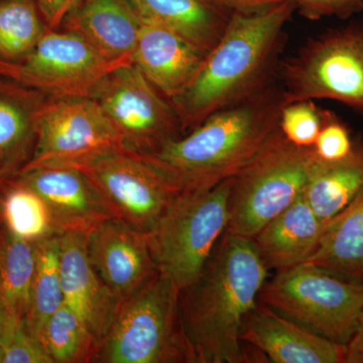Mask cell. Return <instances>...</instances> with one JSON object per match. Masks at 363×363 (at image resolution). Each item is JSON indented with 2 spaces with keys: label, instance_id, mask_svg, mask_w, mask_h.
I'll return each instance as SVG.
<instances>
[{
  "label": "cell",
  "instance_id": "obj_1",
  "mask_svg": "<svg viewBox=\"0 0 363 363\" xmlns=\"http://www.w3.org/2000/svg\"><path fill=\"white\" fill-rule=\"evenodd\" d=\"M269 272L252 240L224 233L197 278L179 294L192 363L252 362L241 328Z\"/></svg>",
  "mask_w": 363,
  "mask_h": 363
},
{
  "label": "cell",
  "instance_id": "obj_2",
  "mask_svg": "<svg viewBox=\"0 0 363 363\" xmlns=\"http://www.w3.org/2000/svg\"><path fill=\"white\" fill-rule=\"evenodd\" d=\"M296 9L281 0L257 9H236L223 35L183 92L171 100L182 135L208 116L271 84L284 30Z\"/></svg>",
  "mask_w": 363,
  "mask_h": 363
},
{
  "label": "cell",
  "instance_id": "obj_3",
  "mask_svg": "<svg viewBox=\"0 0 363 363\" xmlns=\"http://www.w3.org/2000/svg\"><path fill=\"white\" fill-rule=\"evenodd\" d=\"M286 105L283 88L271 83L156 152L138 156L178 193L208 190L238 175L257 154L278 130Z\"/></svg>",
  "mask_w": 363,
  "mask_h": 363
},
{
  "label": "cell",
  "instance_id": "obj_4",
  "mask_svg": "<svg viewBox=\"0 0 363 363\" xmlns=\"http://www.w3.org/2000/svg\"><path fill=\"white\" fill-rule=\"evenodd\" d=\"M318 161L314 147L294 145L279 126L233 177L225 233L252 240L302 195Z\"/></svg>",
  "mask_w": 363,
  "mask_h": 363
},
{
  "label": "cell",
  "instance_id": "obj_5",
  "mask_svg": "<svg viewBox=\"0 0 363 363\" xmlns=\"http://www.w3.org/2000/svg\"><path fill=\"white\" fill-rule=\"evenodd\" d=\"M179 294L157 272L121 303L93 362L192 363L182 328Z\"/></svg>",
  "mask_w": 363,
  "mask_h": 363
},
{
  "label": "cell",
  "instance_id": "obj_6",
  "mask_svg": "<svg viewBox=\"0 0 363 363\" xmlns=\"http://www.w3.org/2000/svg\"><path fill=\"white\" fill-rule=\"evenodd\" d=\"M231 183L179 193L147 233L157 271L180 291L197 278L225 233Z\"/></svg>",
  "mask_w": 363,
  "mask_h": 363
},
{
  "label": "cell",
  "instance_id": "obj_7",
  "mask_svg": "<svg viewBox=\"0 0 363 363\" xmlns=\"http://www.w3.org/2000/svg\"><path fill=\"white\" fill-rule=\"evenodd\" d=\"M259 301L309 330L346 345L363 309V283L303 262L267 279Z\"/></svg>",
  "mask_w": 363,
  "mask_h": 363
},
{
  "label": "cell",
  "instance_id": "obj_8",
  "mask_svg": "<svg viewBox=\"0 0 363 363\" xmlns=\"http://www.w3.org/2000/svg\"><path fill=\"white\" fill-rule=\"evenodd\" d=\"M286 104L327 99L363 113V25L333 28L284 64Z\"/></svg>",
  "mask_w": 363,
  "mask_h": 363
},
{
  "label": "cell",
  "instance_id": "obj_9",
  "mask_svg": "<svg viewBox=\"0 0 363 363\" xmlns=\"http://www.w3.org/2000/svg\"><path fill=\"white\" fill-rule=\"evenodd\" d=\"M90 97L118 131L125 149L135 154L156 152L169 140L182 136L173 105L133 63L107 74Z\"/></svg>",
  "mask_w": 363,
  "mask_h": 363
},
{
  "label": "cell",
  "instance_id": "obj_10",
  "mask_svg": "<svg viewBox=\"0 0 363 363\" xmlns=\"http://www.w3.org/2000/svg\"><path fill=\"white\" fill-rule=\"evenodd\" d=\"M118 150H126L123 138L94 99L50 97L38 119L32 161L23 172L45 164L79 166Z\"/></svg>",
  "mask_w": 363,
  "mask_h": 363
},
{
  "label": "cell",
  "instance_id": "obj_11",
  "mask_svg": "<svg viewBox=\"0 0 363 363\" xmlns=\"http://www.w3.org/2000/svg\"><path fill=\"white\" fill-rule=\"evenodd\" d=\"M126 64L107 59L77 33L49 30L21 63L0 64V74L51 98L90 97L107 74Z\"/></svg>",
  "mask_w": 363,
  "mask_h": 363
},
{
  "label": "cell",
  "instance_id": "obj_12",
  "mask_svg": "<svg viewBox=\"0 0 363 363\" xmlns=\"http://www.w3.org/2000/svg\"><path fill=\"white\" fill-rule=\"evenodd\" d=\"M85 174L116 218L149 233L178 192L145 160L118 150L72 166Z\"/></svg>",
  "mask_w": 363,
  "mask_h": 363
},
{
  "label": "cell",
  "instance_id": "obj_13",
  "mask_svg": "<svg viewBox=\"0 0 363 363\" xmlns=\"http://www.w3.org/2000/svg\"><path fill=\"white\" fill-rule=\"evenodd\" d=\"M32 189L44 200L57 233L89 234L113 217L104 198L81 169L45 164L23 172L13 181Z\"/></svg>",
  "mask_w": 363,
  "mask_h": 363
},
{
  "label": "cell",
  "instance_id": "obj_14",
  "mask_svg": "<svg viewBox=\"0 0 363 363\" xmlns=\"http://www.w3.org/2000/svg\"><path fill=\"white\" fill-rule=\"evenodd\" d=\"M91 264L121 303L128 300L159 272L147 233L111 217L87 235Z\"/></svg>",
  "mask_w": 363,
  "mask_h": 363
},
{
  "label": "cell",
  "instance_id": "obj_15",
  "mask_svg": "<svg viewBox=\"0 0 363 363\" xmlns=\"http://www.w3.org/2000/svg\"><path fill=\"white\" fill-rule=\"evenodd\" d=\"M241 340L274 363H345L346 345L323 337L262 303L243 320Z\"/></svg>",
  "mask_w": 363,
  "mask_h": 363
},
{
  "label": "cell",
  "instance_id": "obj_16",
  "mask_svg": "<svg viewBox=\"0 0 363 363\" xmlns=\"http://www.w3.org/2000/svg\"><path fill=\"white\" fill-rule=\"evenodd\" d=\"M60 269L64 303L78 315L99 345L113 323L121 303L91 264L87 234H60Z\"/></svg>",
  "mask_w": 363,
  "mask_h": 363
},
{
  "label": "cell",
  "instance_id": "obj_17",
  "mask_svg": "<svg viewBox=\"0 0 363 363\" xmlns=\"http://www.w3.org/2000/svg\"><path fill=\"white\" fill-rule=\"evenodd\" d=\"M207 55L173 28L142 18L133 63L161 94L173 100L192 82Z\"/></svg>",
  "mask_w": 363,
  "mask_h": 363
},
{
  "label": "cell",
  "instance_id": "obj_18",
  "mask_svg": "<svg viewBox=\"0 0 363 363\" xmlns=\"http://www.w3.org/2000/svg\"><path fill=\"white\" fill-rule=\"evenodd\" d=\"M45 93L0 74V181H13L32 161Z\"/></svg>",
  "mask_w": 363,
  "mask_h": 363
},
{
  "label": "cell",
  "instance_id": "obj_19",
  "mask_svg": "<svg viewBox=\"0 0 363 363\" xmlns=\"http://www.w3.org/2000/svg\"><path fill=\"white\" fill-rule=\"evenodd\" d=\"M140 25L142 18L128 0H82L62 26L107 59L133 63Z\"/></svg>",
  "mask_w": 363,
  "mask_h": 363
},
{
  "label": "cell",
  "instance_id": "obj_20",
  "mask_svg": "<svg viewBox=\"0 0 363 363\" xmlns=\"http://www.w3.org/2000/svg\"><path fill=\"white\" fill-rule=\"evenodd\" d=\"M325 222L303 196L252 238L269 271H285L307 262L316 250Z\"/></svg>",
  "mask_w": 363,
  "mask_h": 363
},
{
  "label": "cell",
  "instance_id": "obj_21",
  "mask_svg": "<svg viewBox=\"0 0 363 363\" xmlns=\"http://www.w3.org/2000/svg\"><path fill=\"white\" fill-rule=\"evenodd\" d=\"M143 20L173 28L209 52L220 40L233 11L218 0H128Z\"/></svg>",
  "mask_w": 363,
  "mask_h": 363
},
{
  "label": "cell",
  "instance_id": "obj_22",
  "mask_svg": "<svg viewBox=\"0 0 363 363\" xmlns=\"http://www.w3.org/2000/svg\"><path fill=\"white\" fill-rule=\"evenodd\" d=\"M306 262L363 283V190L325 222L316 250Z\"/></svg>",
  "mask_w": 363,
  "mask_h": 363
},
{
  "label": "cell",
  "instance_id": "obj_23",
  "mask_svg": "<svg viewBox=\"0 0 363 363\" xmlns=\"http://www.w3.org/2000/svg\"><path fill=\"white\" fill-rule=\"evenodd\" d=\"M363 190V140L354 142L350 154L338 161L319 159L303 198L324 222L339 213Z\"/></svg>",
  "mask_w": 363,
  "mask_h": 363
},
{
  "label": "cell",
  "instance_id": "obj_24",
  "mask_svg": "<svg viewBox=\"0 0 363 363\" xmlns=\"http://www.w3.org/2000/svg\"><path fill=\"white\" fill-rule=\"evenodd\" d=\"M35 259V242L16 238L4 226L0 234V283L13 329L25 322L28 314Z\"/></svg>",
  "mask_w": 363,
  "mask_h": 363
},
{
  "label": "cell",
  "instance_id": "obj_25",
  "mask_svg": "<svg viewBox=\"0 0 363 363\" xmlns=\"http://www.w3.org/2000/svg\"><path fill=\"white\" fill-rule=\"evenodd\" d=\"M35 252L32 294L25 323L28 332L39 339L49 318L64 303L60 269V234L37 241Z\"/></svg>",
  "mask_w": 363,
  "mask_h": 363
},
{
  "label": "cell",
  "instance_id": "obj_26",
  "mask_svg": "<svg viewBox=\"0 0 363 363\" xmlns=\"http://www.w3.org/2000/svg\"><path fill=\"white\" fill-rule=\"evenodd\" d=\"M49 30L35 0H0V64L21 63Z\"/></svg>",
  "mask_w": 363,
  "mask_h": 363
},
{
  "label": "cell",
  "instance_id": "obj_27",
  "mask_svg": "<svg viewBox=\"0 0 363 363\" xmlns=\"http://www.w3.org/2000/svg\"><path fill=\"white\" fill-rule=\"evenodd\" d=\"M39 339L52 363L93 362L96 354L97 341L65 303L49 318Z\"/></svg>",
  "mask_w": 363,
  "mask_h": 363
},
{
  "label": "cell",
  "instance_id": "obj_28",
  "mask_svg": "<svg viewBox=\"0 0 363 363\" xmlns=\"http://www.w3.org/2000/svg\"><path fill=\"white\" fill-rule=\"evenodd\" d=\"M4 224L21 240L37 242L57 233L49 208L32 189L9 182L4 198Z\"/></svg>",
  "mask_w": 363,
  "mask_h": 363
},
{
  "label": "cell",
  "instance_id": "obj_29",
  "mask_svg": "<svg viewBox=\"0 0 363 363\" xmlns=\"http://www.w3.org/2000/svg\"><path fill=\"white\" fill-rule=\"evenodd\" d=\"M326 111H319L312 100L292 102L281 111L279 130L294 145L314 147Z\"/></svg>",
  "mask_w": 363,
  "mask_h": 363
},
{
  "label": "cell",
  "instance_id": "obj_30",
  "mask_svg": "<svg viewBox=\"0 0 363 363\" xmlns=\"http://www.w3.org/2000/svg\"><path fill=\"white\" fill-rule=\"evenodd\" d=\"M354 142L345 124L333 113L326 111L323 125L314 145L319 159L326 162L338 161L350 154Z\"/></svg>",
  "mask_w": 363,
  "mask_h": 363
},
{
  "label": "cell",
  "instance_id": "obj_31",
  "mask_svg": "<svg viewBox=\"0 0 363 363\" xmlns=\"http://www.w3.org/2000/svg\"><path fill=\"white\" fill-rule=\"evenodd\" d=\"M0 345L4 363H52L39 339L26 329L25 322L16 327Z\"/></svg>",
  "mask_w": 363,
  "mask_h": 363
},
{
  "label": "cell",
  "instance_id": "obj_32",
  "mask_svg": "<svg viewBox=\"0 0 363 363\" xmlns=\"http://www.w3.org/2000/svg\"><path fill=\"white\" fill-rule=\"evenodd\" d=\"M301 13L309 20L338 18L346 20L363 11V0H293Z\"/></svg>",
  "mask_w": 363,
  "mask_h": 363
},
{
  "label": "cell",
  "instance_id": "obj_33",
  "mask_svg": "<svg viewBox=\"0 0 363 363\" xmlns=\"http://www.w3.org/2000/svg\"><path fill=\"white\" fill-rule=\"evenodd\" d=\"M82 0H35L50 30H56Z\"/></svg>",
  "mask_w": 363,
  "mask_h": 363
},
{
  "label": "cell",
  "instance_id": "obj_34",
  "mask_svg": "<svg viewBox=\"0 0 363 363\" xmlns=\"http://www.w3.org/2000/svg\"><path fill=\"white\" fill-rule=\"evenodd\" d=\"M345 363H363V309L354 333L346 344Z\"/></svg>",
  "mask_w": 363,
  "mask_h": 363
},
{
  "label": "cell",
  "instance_id": "obj_35",
  "mask_svg": "<svg viewBox=\"0 0 363 363\" xmlns=\"http://www.w3.org/2000/svg\"><path fill=\"white\" fill-rule=\"evenodd\" d=\"M218 1L231 11H236V9H257V7L277 4L281 0H218Z\"/></svg>",
  "mask_w": 363,
  "mask_h": 363
},
{
  "label": "cell",
  "instance_id": "obj_36",
  "mask_svg": "<svg viewBox=\"0 0 363 363\" xmlns=\"http://www.w3.org/2000/svg\"><path fill=\"white\" fill-rule=\"evenodd\" d=\"M13 330L9 313H7L4 295H2L1 283H0V342H2Z\"/></svg>",
  "mask_w": 363,
  "mask_h": 363
},
{
  "label": "cell",
  "instance_id": "obj_37",
  "mask_svg": "<svg viewBox=\"0 0 363 363\" xmlns=\"http://www.w3.org/2000/svg\"><path fill=\"white\" fill-rule=\"evenodd\" d=\"M7 188H9V183L0 181V230L4 224V198H6Z\"/></svg>",
  "mask_w": 363,
  "mask_h": 363
},
{
  "label": "cell",
  "instance_id": "obj_38",
  "mask_svg": "<svg viewBox=\"0 0 363 363\" xmlns=\"http://www.w3.org/2000/svg\"><path fill=\"white\" fill-rule=\"evenodd\" d=\"M0 363H4V350L1 345H0Z\"/></svg>",
  "mask_w": 363,
  "mask_h": 363
},
{
  "label": "cell",
  "instance_id": "obj_39",
  "mask_svg": "<svg viewBox=\"0 0 363 363\" xmlns=\"http://www.w3.org/2000/svg\"><path fill=\"white\" fill-rule=\"evenodd\" d=\"M2 228H4V227H2ZM1 230H2V229H1ZM1 230H0V234H1Z\"/></svg>",
  "mask_w": 363,
  "mask_h": 363
}]
</instances>
